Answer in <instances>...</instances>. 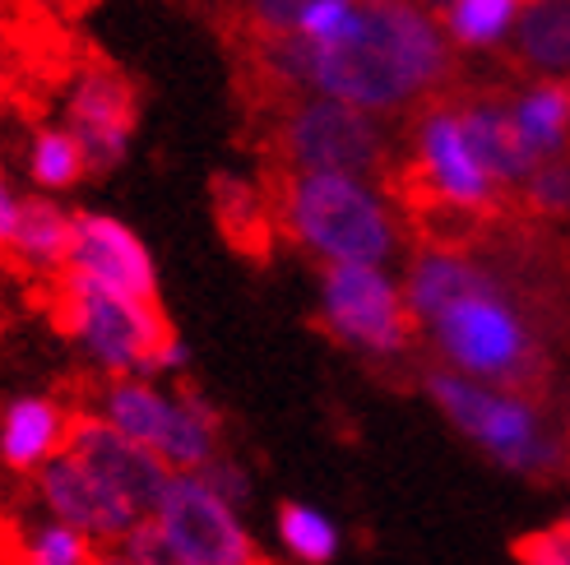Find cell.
<instances>
[{
	"mask_svg": "<svg viewBox=\"0 0 570 565\" xmlns=\"http://www.w3.org/2000/svg\"><path fill=\"white\" fill-rule=\"evenodd\" d=\"M316 89L362 111H404L460 89V66L422 6H357L344 33L316 42Z\"/></svg>",
	"mask_w": 570,
	"mask_h": 565,
	"instance_id": "6da1fadb",
	"label": "cell"
},
{
	"mask_svg": "<svg viewBox=\"0 0 570 565\" xmlns=\"http://www.w3.org/2000/svg\"><path fill=\"white\" fill-rule=\"evenodd\" d=\"M278 232L311 250L321 265H385L394 256V218L357 177L261 167Z\"/></svg>",
	"mask_w": 570,
	"mask_h": 565,
	"instance_id": "7a4b0ae2",
	"label": "cell"
},
{
	"mask_svg": "<svg viewBox=\"0 0 570 565\" xmlns=\"http://www.w3.org/2000/svg\"><path fill=\"white\" fill-rule=\"evenodd\" d=\"M426 334L436 344V357L469 380L533 394V399L552 380V357L538 329L524 320L520 301L510 297L505 278L473 297L450 301L436 320H426Z\"/></svg>",
	"mask_w": 570,
	"mask_h": 565,
	"instance_id": "3957f363",
	"label": "cell"
},
{
	"mask_svg": "<svg viewBox=\"0 0 570 565\" xmlns=\"http://www.w3.org/2000/svg\"><path fill=\"white\" fill-rule=\"evenodd\" d=\"M422 389L464 440L520 477H570V432H552L533 394L469 380L450 366H426Z\"/></svg>",
	"mask_w": 570,
	"mask_h": 565,
	"instance_id": "277c9868",
	"label": "cell"
},
{
	"mask_svg": "<svg viewBox=\"0 0 570 565\" xmlns=\"http://www.w3.org/2000/svg\"><path fill=\"white\" fill-rule=\"evenodd\" d=\"M242 145L261 153V167L293 172H344V177H385L390 139L372 111L338 98H297L274 117L242 130Z\"/></svg>",
	"mask_w": 570,
	"mask_h": 565,
	"instance_id": "5b68a950",
	"label": "cell"
},
{
	"mask_svg": "<svg viewBox=\"0 0 570 565\" xmlns=\"http://www.w3.org/2000/svg\"><path fill=\"white\" fill-rule=\"evenodd\" d=\"M94 413L145 449H154L173 473H199L218 455L223 440V413L190 385L163 394L139 376L102 380L94 389Z\"/></svg>",
	"mask_w": 570,
	"mask_h": 565,
	"instance_id": "8992f818",
	"label": "cell"
},
{
	"mask_svg": "<svg viewBox=\"0 0 570 565\" xmlns=\"http://www.w3.org/2000/svg\"><path fill=\"white\" fill-rule=\"evenodd\" d=\"M51 320L98 366L102 380H121V376L149 380L158 348L177 334L167 325L163 306L111 297V293L83 288V282H70V278L51 282Z\"/></svg>",
	"mask_w": 570,
	"mask_h": 565,
	"instance_id": "52a82bcc",
	"label": "cell"
},
{
	"mask_svg": "<svg viewBox=\"0 0 570 565\" xmlns=\"http://www.w3.org/2000/svg\"><path fill=\"white\" fill-rule=\"evenodd\" d=\"M139 111H145V83L121 61H111L94 38H83L70 93H66V130L83 149L89 177H107L126 162Z\"/></svg>",
	"mask_w": 570,
	"mask_h": 565,
	"instance_id": "ba28073f",
	"label": "cell"
},
{
	"mask_svg": "<svg viewBox=\"0 0 570 565\" xmlns=\"http://www.w3.org/2000/svg\"><path fill=\"white\" fill-rule=\"evenodd\" d=\"M321 329L362 357H404L413 348V310L381 265H325L321 274Z\"/></svg>",
	"mask_w": 570,
	"mask_h": 565,
	"instance_id": "9c48e42d",
	"label": "cell"
},
{
	"mask_svg": "<svg viewBox=\"0 0 570 565\" xmlns=\"http://www.w3.org/2000/svg\"><path fill=\"white\" fill-rule=\"evenodd\" d=\"M181 565H269L237 505L214 496L199 473H177L163 505L154 511Z\"/></svg>",
	"mask_w": 570,
	"mask_h": 565,
	"instance_id": "30bf717a",
	"label": "cell"
},
{
	"mask_svg": "<svg viewBox=\"0 0 570 565\" xmlns=\"http://www.w3.org/2000/svg\"><path fill=\"white\" fill-rule=\"evenodd\" d=\"M70 282L98 288L111 297H130V301H158V265L149 256V246L111 214H70Z\"/></svg>",
	"mask_w": 570,
	"mask_h": 565,
	"instance_id": "8fae6325",
	"label": "cell"
},
{
	"mask_svg": "<svg viewBox=\"0 0 570 565\" xmlns=\"http://www.w3.org/2000/svg\"><path fill=\"white\" fill-rule=\"evenodd\" d=\"M89 473H98L102 483L126 496L139 515H154L167 487H173V468H167L154 449H145L139 440H130L126 432H117L107 417H98L94 408H75V427H70V449Z\"/></svg>",
	"mask_w": 570,
	"mask_h": 565,
	"instance_id": "7c38bea8",
	"label": "cell"
},
{
	"mask_svg": "<svg viewBox=\"0 0 570 565\" xmlns=\"http://www.w3.org/2000/svg\"><path fill=\"white\" fill-rule=\"evenodd\" d=\"M33 496H38V505H42L51 519L70 524L75 533L94 538L98 547L121 543L126 533H130L139 519H145L126 496L111 492L102 477L89 473L75 455L51 459V464L33 477Z\"/></svg>",
	"mask_w": 570,
	"mask_h": 565,
	"instance_id": "4fadbf2b",
	"label": "cell"
},
{
	"mask_svg": "<svg viewBox=\"0 0 570 565\" xmlns=\"http://www.w3.org/2000/svg\"><path fill=\"white\" fill-rule=\"evenodd\" d=\"M75 408L56 394H19L0 408V464L14 477H38L70 449Z\"/></svg>",
	"mask_w": 570,
	"mask_h": 565,
	"instance_id": "5bb4252c",
	"label": "cell"
},
{
	"mask_svg": "<svg viewBox=\"0 0 570 565\" xmlns=\"http://www.w3.org/2000/svg\"><path fill=\"white\" fill-rule=\"evenodd\" d=\"M501 79H557L570 70V0H524L510 28V47L497 51Z\"/></svg>",
	"mask_w": 570,
	"mask_h": 565,
	"instance_id": "9a60e30c",
	"label": "cell"
},
{
	"mask_svg": "<svg viewBox=\"0 0 570 565\" xmlns=\"http://www.w3.org/2000/svg\"><path fill=\"white\" fill-rule=\"evenodd\" d=\"M497 278L501 274L492 265H482L473 250H460V246H417V256L409 265V282H404V301L413 310V320L426 325V320H436L450 301L492 288Z\"/></svg>",
	"mask_w": 570,
	"mask_h": 565,
	"instance_id": "2e32d148",
	"label": "cell"
},
{
	"mask_svg": "<svg viewBox=\"0 0 570 565\" xmlns=\"http://www.w3.org/2000/svg\"><path fill=\"white\" fill-rule=\"evenodd\" d=\"M209 209H214V222L223 241L237 250L242 260H255L265 265L278 246V218H274V205L261 181H246L237 172H214L209 177Z\"/></svg>",
	"mask_w": 570,
	"mask_h": 565,
	"instance_id": "e0dca14e",
	"label": "cell"
},
{
	"mask_svg": "<svg viewBox=\"0 0 570 565\" xmlns=\"http://www.w3.org/2000/svg\"><path fill=\"white\" fill-rule=\"evenodd\" d=\"M28 278H42L47 288L66 278L70 265V214L51 205L47 195H28L19 200V232L10 241V256L0 260Z\"/></svg>",
	"mask_w": 570,
	"mask_h": 565,
	"instance_id": "ac0fdd59",
	"label": "cell"
},
{
	"mask_svg": "<svg viewBox=\"0 0 570 565\" xmlns=\"http://www.w3.org/2000/svg\"><path fill=\"white\" fill-rule=\"evenodd\" d=\"M98 543L61 519L0 511V565H98Z\"/></svg>",
	"mask_w": 570,
	"mask_h": 565,
	"instance_id": "d6986e66",
	"label": "cell"
},
{
	"mask_svg": "<svg viewBox=\"0 0 570 565\" xmlns=\"http://www.w3.org/2000/svg\"><path fill=\"white\" fill-rule=\"evenodd\" d=\"M515 126L538 162H548L570 149V89L557 79H533L524 93H515Z\"/></svg>",
	"mask_w": 570,
	"mask_h": 565,
	"instance_id": "ffe728a7",
	"label": "cell"
},
{
	"mask_svg": "<svg viewBox=\"0 0 570 565\" xmlns=\"http://www.w3.org/2000/svg\"><path fill=\"white\" fill-rule=\"evenodd\" d=\"M524 0H450L436 14L445 38L464 51H497L505 33L515 28Z\"/></svg>",
	"mask_w": 570,
	"mask_h": 565,
	"instance_id": "44dd1931",
	"label": "cell"
},
{
	"mask_svg": "<svg viewBox=\"0 0 570 565\" xmlns=\"http://www.w3.org/2000/svg\"><path fill=\"white\" fill-rule=\"evenodd\" d=\"M274 533L283 552L302 565H330L338 556V524L306 500H283L274 515Z\"/></svg>",
	"mask_w": 570,
	"mask_h": 565,
	"instance_id": "7402d4cb",
	"label": "cell"
},
{
	"mask_svg": "<svg viewBox=\"0 0 570 565\" xmlns=\"http://www.w3.org/2000/svg\"><path fill=\"white\" fill-rule=\"evenodd\" d=\"M28 177L42 190H70L89 177L83 149L66 126H33V145H28Z\"/></svg>",
	"mask_w": 570,
	"mask_h": 565,
	"instance_id": "603a6c76",
	"label": "cell"
},
{
	"mask_svg": "<svg viewBox=\"0 0 570 565\" xmlns=\"http://www.w3.org/2000/svg\"><path fill=\"white\" fill-rule=\"evenodd\" d=\"M515 205L524 218H570V149L533 167L515 190Z\"/></svg>",
	"mask_w": 570,
	"mask_h": 565,
	"instance_id": "cb8c5ba5",
	"label": "cell"
},
{
	"mask_svg": "<svg viewBox=\"0 0 570 565\" xmlns=\"http://www.w3.org/2000/svg\"><path fill=\"white\" fill-rule=\"evenodd\" d=\"M515 561L520 565H570V524L533 528L524 538H515Z\"/></svg>",
	"mask_w": 570,
	"mask_h": 565,
	"instance_id": "d4e9b609",
	"label": "cell"
},
{
	"mask_svg": "<svg viewBox=\"0 0 570 565\" xmlns=\"http://www.w3.org/2000/svg\"><path fill=\"white\" fill-rule=\"evenodd\" d=\"M117 547H121L135 565H181V561H177V552H173V543H167V533L158 528V519H154V515L139 519Z\"/></svg>",
	"mask_w": 570,
	"mask_h": 565,
	"instance_id": "484cf974",
	"label": "cell"
},
{
	"mask_svg": "<svg viewBox=\"0 0 570 565\" xmlns=\"http://www.w3.org/2000/svg\"><path fill=\"white\" fill-rule=\"evenodd\" d=\"M199 483H205L214 496H223L227 505H242L250 500V477H246V468L237 464V459H223V455H214L205 468H199Z\"/></svg>",
	"mask_w": 570,
	"mask_h": 565,
	"instance_id": "4316f807",
	"label": "cell"
},
{
	"mask_svg": "<svg viewBox=\"0 0 570 565\" xmlns=\"http://www.w3.org/2000/svg\"><path fill=\"white\" fill-rule=\"evenodd\" d=\"M14 232H19V195L10 186H0V260L10 256Z\"/></svg>",
	"mask_w": 570,
	"mask_h": 565,
	"instance_id": "83f0119b",
	"label": "cell"
},
{
	"mask_svg": "<svg viewBox=\"0 0 570 565\" xmlns=\"http://www.w3.org/2000/svg\"><path fill=\"white\" fill-rule=\"evenodd\" d=\"M47 6H51L56 14H61V19H83L89 10H98L102 0H47Z\"/></svg>",
	"mask_w": 570,
	"mask_h": 565,
	"instance_id": "f1b7e54d",
	"label": "cell"
},
{
	"mask_svg": "<svg viewBox=\"0 0 570 565\" xmlns=\"http://www.w3.org/2000/svg\"><path fill=\"white\" fill-rule=\"evenodd\" d=\"M98 565H135V561H130L121 547H102V552H98Z\"/></svg>",
	"mask_w": 570,
	"mask_h": 565,
	"instance_id": "f546056e",
	"label": "cell"
},
{
	"mask_svg": "<svg viewBox=\"0 0 570 565\" xmlns=\"http://www.w3.org/2000/svg\"><path fill=\"white\" fill-rule=\"evenodd\" d=\"M362 6H399V0H362Z\"/></svg>",
	"mask_w": 570,
	"mask_h": 565,
	"instance_id": "4dcf8cb0",
	"label": "cell"
},
{
	"mask_svg": "<svg viewBox=\"0 0 570 565\" xmlns=\"http://www.w3.org/2000/svg\"><path fill=\"white\" fill-rule=\"evenodd\" d=\"M0 66H6V38H0Z\"/></svg>",
	"mask_w": 570,
	"mask_h": 565,
	"instance_id": "1f68e13d",
	"label": "cell"
},
{
	"mask_svg": "<svg viewBox=\"0 0 570 565\" xmlns=\"http://www.w3.org/2000/svg\"><path fill=\"white\" fill-rule=\"evenodd\" d=\"M0 186H6V177H0Z\"/></svg>",
	"mask_w": 570,
	"mask_h": 565,
	"instance_id": "d6a6232c",
	"label": "cell"
},
{
	"mask_svg": "<svg viewBox=\"0 0 570 565\" xmlns=\"http://www.w3.org/2000/svg\"><path fill=\"white\" fill-rule=\"evenodd\" d=\"M566 524H570V515H566Z\"/></svg>",
	"mask_w": 570,
	"mask_h": 565,
	"instance_id": "836d02e7",
	"label": "cell"
}]
</instances>
